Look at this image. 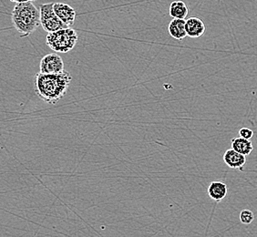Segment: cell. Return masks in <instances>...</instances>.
<instances>
[{
    "label": "cell",
    "mask_w": 257,
    "mask_h": 237,
    "mask_svg": "<svg viewBox=\"0 0 257 237\" xmlns=\"http://www.w3.org/2000/svg\"><path fill=\"white\" fill-rule=\"evenodd\" d=\"M71 80L72 77L65 70L59 74L37 73L35 76V92L46 103L54 105L63 99Z\"/></svg>",
    "instance_id": "6da1fadb"
},
{
    "label": "cell",
    "mask_w": 257,
    "mask_h": 237,
    "mask_svg": "<svg viewBox=\"0 0 257 237\" xmlns=\"http://www.w3.org/2000/svg\"><path fill=\"white\" fill-rule=\"evenodd\" d=\"M12 23L20 37H29L40 27V12L32 1L16 4L12 11Z\"/></svg>",
    "instance_id": "7a4b0ae2"
},
{
    "label": "cell",
    "mask_w": 257,
    "mask_h": 237,
    "mask_svg": "<svg viewBox=\"0 0 257 237\" xmlns=\"http://www.w3.org/2000/svg\"><path fill=\"white\" fill-rule=\"evenodd\" d=\"M78 33L76 30L68 28L53 33H49L46 38V43L50 50L58 53H68L74 49L78 42Z\"/></svg>",
    "instance_id": "3957f363"
},
{
    "label": "cell",
    "mask_w": 257,
    "mask_h": 237,
    "mask_svg": "<svg viewBox=\"0 0 257 237\" xmlns=\"http://www.w3.org/2000/svg\"><path fill=\"white\" fill-rule=\"evenodd\" d=\"M53 4L54 3L42 4L40 7V25L48 33H53L69 28L56 15L53 10Z\"/></svg>",
    "instance_id": "277c9868"
},
{
    "label": "cell",
    "mask_w": 257,
    "mask_h": 237,
    "mask_svg": "<svg viewBox=\"0 0 257 237\" xmlns=\"http://www.w3.org/2000/svg\"><path fill=\"white\" fill-rule=\"evenodd\" d=\"M64 71V62L60 55L56 53L46 55L40 60V73L59 74Z\"/></svg>",
    "instance_id": "5b68a950"
},
{
    "label": "cell",
    "mask_w": 257,
    "mask_h": 237,
    "mask_svg": "<svg viewBox=\"0 0 257 237\" xmlns=\"http://www.w3.org/2000/svg\"><path fill=\"white\" fill-rule=\"evenodd\" d=\"M53 10L56 15L58 16V18L64 23L65 25L68 26L69 28H71V26L74 25L77 14L72 7L65 3H54Z\"/></svg>",
    "instance_id": "8992f818"
},
{
    "label": "cell",
    "mask_w": 257,
    "mask_h": 237,
    "mask_svg": "<svg viewBox=\"0 0 257 237\" xmlns=\"http://www.w3.org/2000/svg\"><path fill=\"white\" fill-rule=\"evenodd\" d=\"M185 30L189 38L197 39L204 35L206 28L203 20L196 17H192L185 20Z\"/></svg>",
    "instance_id": "52a82bcc"
},
{
    "label": "cell",
    "mask_w": 257,
    "mask_h": 237,
    "mask_svg": "<svg viewBox=\"0 0 257 237\" xmlns=\"http://www.w3.org/2000/svg\"><path fill=\"white\" fill-rule=\"evenodd\" d=\"M223 162L230 168L242 170L246 163V157L231 148L223 154Z\"/></svg>",
    "instance_id": "ba28073f"
},
{
    "label": "cell",
    "mask_w": 257,
    "mask_h": 237,
    "mask_svg": "<svg viewBox=\"0 0 257 237\" xmlns=\"http://www.w3.org/2000/svg\"><path fill=\"white\" fill-rule=\"evenodd\" d=\"M168 31L170 36L174 40H184L187 34L185 30V20H172L168 26Z\"/></svg>",
    "instance_id": "9c48e42d"
},
{
    "label": "cell",
    "mask_w": 257,
    "mask_h": 237,
    "mask_svg": "<svg viewBox=\"0 0 257 237\" xmlns=\"http://www.w3.org/2000/svg\"><path fill=\"white\" fill-rule=\"evenodd\" d=\"M208 194L214 201L221 202L227 195V186L223 182L214 181L208 187Z\"/></svg>",
    "instance_id": "30bf717a"
},
{
    "label": "cell",
    "mask_w": 257,
    "mask_h": 237,
    "mask_svg": "<svg viewBox=\"0 0 257 237\" xmlns=\"http://www.w3.org/2000/svg\"><path fill=\"white\" fill-rule=\"evenodd\" d=\"M170 16L173 20H184L189 14V8L183 1H173L170 5Z\"/></svg>",
    "instance_id": "8fae6325"
},
{
    "label": "cell",
    "mask_w": 257,
    "mask_h": 237,
    "mask_svg": "<svg viewBox=\"0 0 257 237\" xmlns=\"http://www.w3.org/2000/svg\"><path fill=\"white\" fill-rule=\"evenodd\" d=\"M231 143H232V150H234L235 152H237L245 157L252 153L253 150V146L252 143L250 142V140L237 137V138L232 139Z\"/></svg>",
    "instance_id": "7c38bea8"
},
{
    "label": "cell",
    "mask_w": 257,
    "mask_h": 237,
    "mask_svg": "<svg viewBox=\"0 0 257 237\" xmlns=\"http://www.w3.org/2000/svg\"><path fill=\"white\" fill-rule=\"evenodd\" d=\"M254 220V214L252 211L244 209L240 212V221L243 224H250Z\"/></svg>",
    "instance_id": "4fadbf2b"
},
{
    "label": "cell",
    "mask_w": 257,
    "mask_h": 237,
    "mask_svg": "<svg viewBox=\"0 0 257 237\" xmlns=\"http://www.w3.org/2000/svg\"><path fill=\"white\" fill-rule=\"evenodd\" d=\"M239 137L241 138L246 139V140H251L253 136V132L251 129L249 128H241L239 131Z\"/></svg>",
    "instance_id": "5bb4252c"
},
{
    "label": "cell",
    "mask_w": 257,
    "mask_h": 237,
    "mask_svg": "<svg viewBox=\"0 0 257 237\" xmlns=\"http://www.w3.org/2000/svg\"><path fill=\"white\" fill-rule=\"evenodd\" d=\"M10 1L13 2V3H16V4H21V3L30 2V1H32V0H10Z\"/></svg>",
    "instance_id": "9a60e30c"
},
{
    "label": "cell",
    "mask_w": 257,
    "mask_h": 237,
    "mask_svg": "<svg viewBox=\"0 0 257 237\" xmlns=\"http://www.w3.org/2000/svg\"><path fill=\"white\" fill-rule=\"evenodd\" d=\"M33 1H36V0H32V2H33Z\"/></svg>",
    "instance_id": "2e32d148"
}]
</instances>
